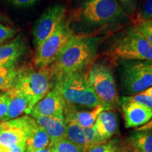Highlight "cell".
<instances>
[{
  "mask_svg": "<svg viewBox=\"0 0 152 152\" xmlns=\"http://www.w3.org/2000/svg\"><path fill=\"white\" fill-rule=\"evenodd\" d=\"M112 60L152 61V45L137 28H129L113 42L107 51Z\"/></svg>",
  "mask_w": 152,
  "mask_h": 152,
  "instance_id": "5b68a950",
  "label": "cell"
},
{
  "mask_svg": "<svg viewBox=\"0 0 152 152\" xmlns=\"http://www.w3.org/2000/svg\"><path fill=\"white\" fill-rule=\"evenodd\" d=\"M118 152H133V151L128 147V146H121V147H119Z\"/></svg>",
  "mask_w": 152,
  "mask_h": 152,
  "instance_id": "836d02e7",
  "label": "cell"
},
{
  "mask_svg": "<svg viewBox=\"0 0 152 152\" xmlns=\"http://www.w3.org/2000/svg\"><path fill=\"white\" fill-rule=\"evenodd\" d=\"M74 35L68 20L66 18L54 33L35 49L33 59L35 67L40 69L52 65Z\"/></svg>",
  "mask_w": 152,
  "mask_h": 152,
  "instance_id": "ba28073f",
  "label": "cell"
},
{
  "mask_svg": "<svg viewBox=\"0 0 152 152\" xmlns=\"http://www.w3.org/2000/svg\"><path fill=\"white\" fill-rule=\"evenodd\" d=\"M17 33L16 28L0 23V45L14 37Z\"/></svg>",
  "mask_w": 152,
  "mask_h": 152,
  "instance_id": "484cf974",
  "label": "cell"
},
{
  "mask_svg": "<svg viewBox=\"0 0 152 152\" xmlns=\"http://www.w3.org/2000/svg\"><path fill=\"white\" fill-rule=\"evenodd\" d=\"M120 78L124 94L136 95L152 86V61L121 60Z\"/></svg>",
  "mask_w": 152,
  "mask_h": 152,
  "instance_id": "8992f818",
  "label": "cell"
},
{
  "mask_svg": "<svg viewBox=\"0 0 152 152\" xmlns=\"http://www.w3.org/2000/svg\"><path fill=\"white\" fill-rule=\"evenodd\" d=\"M140 94L145 95V96H149V97H151L152 99V86L151 87H149V88H148L147 90L144 91V92H141Z\"/></svg>",
  "mask_w": 152,
  "mask_h": 152,
  "instance_id": "d6a6232c",
  "label": "cell"
},
{
  "mask_svg": "<svg viewBox=\"0 0 152 152\" xmlns=\"http://www.w3.org/2000/svg\"><path fill=\"white\" fill-rule=\"evenodd\" d=\"M120 106L127 128H140L152 119V110L144 104L130 100L127 96L120 99Z\"/></svg>",
  "mask_w": 152,
  "mask_h": 152,
  "instance_id": "8fae6325",
  "label": "cell"
},
{
  "mask_svg": "<svg viewBox=\"0 0 152 152\" xmlns=\"http://www.w3.org/2000/svg\"><path fill=\"white\" fill-rule=\"evenodd\" d=\"M36 121L29 115L0 122V151L10 149L26 142Z\"/></svg>",
  "mask_w": 152,
  "mask_h": 152,
  "instance_id": "9c48e42d",
  "label": "cell"
},
{
  "mask_svg": "<svg viewBox=\"0 0 152 152\" xmlns=\"http://www.w3.org/2000/svg\"><path fill=\"white\" fill-rule=\"evenodd\" d=\"M121 4L125 12L128 14H132L135 10L136 0H117Z\"/></svg>",
  "mask_w": 152,
  "mask_h": 152,
  "instance_id": "f546056e",
  "label": "cell"
},
{
  "mask_svg": "<svg viewBox=\"0 0 152 152\" xmlns=\"http://www.w3.org/2000/svg\"><path fill=\"white\" fill-rule=\"evenodd\" d=\"M105 110L109 109L104 105H99L89 110L65 106L64 116V118L72 120L83 128H90L94 126L101 112Z\"/></svg>",
  "mask_w": 152,
  "mask_h": 152,
  "instance_id": "e0dca14e",
  "label": "cell"
},
{
  "mask_svg": "<svg viewBox=\"0 0 152 152\" xmlns=\"http://www.w3.org/2000/svg\"><path fill=\"white\" fill-rule=\"evenodd\" d=\"M152 45V19L134 26Z\"/></svg>",
  "mask_w": 152,
  "mask_h": 152,
  "instance_id": "d4e9b609",
  "label": "cell"
},
{
  "mask_svg": "<svg viewBox=\"0 0 152 152\" xmlns=\"http://www.w3.org/2000/svg\"><path fill=\"white\" fill-rule=\"evenodd\" d=\"M152 130V119L149 121L147 124L140 127V128H137L135 130Z\"/></svg>",
  "mask_w": 152,
  "mask_h": 152,
  "instance_id": "1f68e13d",
  "label": "cell"
},
{
  "mask_svg": "<svg viewBox=\"0 0 152 152\" xmlns=\"http://www.w3.org/2000/svg\"><path fill=\"white\" fill-rule=\"evenodd\" d=\"M49 145L50 140L46 131L36 123L30 130L26 140V150L30 152H34L48 147Z\"/></svg>",
  "mask_w": 152,
  "mask_h": 152,
  "instance_id": "ffe728a7",
  "label": "cell"
},
{
  "mask_svg": "<svg viewBox=\"0 0 152 152\" xmlns=\"http://www.w3.org/2000/svg\"><path fill=\"white\" fill-rule=\"evenodd\" d=\"M94 128L98 137L102 142L111 140L118 132V120L113 110L101 112Z\"/></svg>",
  "mask_w": 152,
  "mask_h": 152,
  "instance_id": "2e32d148",
  "label": "cell"
},
{
  "mask_svg": "<svg viewBox=\"0 0 152 152\" xmlns=\"http://www.w3.org/2000/svg\"><path fill=\"white\" fill-rule=\"evenodd\" d=\"M119 147L118 141L114 139L94 145L87 152H118Z\"/></svg>",
  "mask_w": 152,
  "mask_h": 152,
  "instance_id": "cb8c5ba5",
  "label": "cell"
},
{
  "mask_svg": "<svg viewBox=\"0 0 152 152\" xmlns=\"http://www.w3.org/2000/svg\"><path fill=\"white\" fill-rule=\"evenodd\" d=\"M130 100L134 101V102H138L142 104H144L149 109L152 110V99L149 96H145L142 94H138L136 95H132V96H127Z\"/></svg>",
  "mask_w": 152,
  "mask_h": 152,
  "instance_id": "83f0119b",
  "label": "cell"
},
{
  "mask_svg": "<svg viewBox=\"0 0 152 152\" xmlns=\"http://www.w3.org/2000/svg\"><path fill=\"white\" fill-rule=\"evenodd\" d=\"M66 18V7L62 4H56L47 8L33 25V44L37 49L54 33Z\"/></svg>",
  "mask_w": 152,
  "mask_h": 152,
  "instance_id": "30bf717a",
  "label": "cell"
},
{
  "mask_svg": "<svg viewBox=\"0 0 152 152\" xmlns=\"http://www.w3.org/2000/svg\"><path fill=\"white\" fill-rule=\"evenodd\" d=\"M24 152H30V151H28V150H26V151H25Z\"/></svg>",
  "mask_w": 152,
  "mask_h": 152,
  "instance_id": "d590c367",
  "label": "cell"
},
{
  "mask_svg": "<svg viewBox=\"0 0 152 152\" xmlns=\"http://www.w3.org/2000/svg\"><path fill=\"white\" fill-rule=\"evenodd\" d=\"M13 6L19 8H28L35 5L38 0H8Z\"/></svg>",
  "mask_w": 152,
  "mask_h": 152,
  "instance_id": "f1b7e54d",
  "label": "cell"
},
{
  "mask_svg": "<svg viewBox=\"0 0 152 152\" xmlns=\"http://www.w3.org/2000/svg\"><path fill=\"white\" fill-rule=\"evenodd\" d=\"M133 152H152V130H134L127 140V145Z\"/></svg>",
  "mask_w": 152,
  "mask_h": 152,
  "instance_id": "d6986e66",
  "label": "cell"
},
{
  "mask_svg": "<svg viewBox=\"0 0 152 152\" xmlns=\"http://www.w3.org/2000/svg\"><path fill=\"white\" fill-rule=\"evenodd\" d=\"M49 147H51L53 152H84L77 144L70 141L67 138L62 139Z\"/></svg>",
  "mask_w": 152,
  "mask_h": 152,
  "instance_id": "7402d4cb",
  "label": "cell"
},
{
  "mask_svg": "<svg viewBox=\"0 0 152 152\" xmlns=\"http://www.w3.org/2000/svg\"><path fill=\"white\" fill-rule=\"evenodd\" d=\"M66 123V138L77 144L84 152H87L96 144L102 143L95 132L94 126L85 128L70 119L64 118Z\"/></svg>",
  "mask_w": 152,
  "mask_h": 152,
  "instance_id": "7c38bea8",
  "label": "cell"
},
{
  "mask_svg": "<svg viewBox=\"0 0 152 152\" xmlns=\"http://www.w3.org/2000/svg\"><path fill=\"white\" fill-rule=\"evenodd\" d=\"M7 92L9 98L8 110L2 121L17 118L23 114L29 115L36 104L35 102L27 95L13 90Z\"/></svg>",
  "mask_w": 152,
  "mask_h": 152,
  "instance_id": "5bb4252c",
  "label": "cell"
},
{
  "mask_svg": "<svg viewBox=\"0 0 152 152\" xmlns=\"http://www.w3.org/2000/svg\"><path fill=\"white\" fill-rule=\"evenodd\" d=\"M54 78L49 66L37 69L30 66L18 68L11 90L22 93L37 104L54 87Z\"/></svg>",
  "mask_w": 152,
  "mask_h": 152,
  "instance_id": "277c9868",
  "label": "cell"
},
{
  "mask_svg": "<svg viewBox=\"0 0 152 152\" xmlns=\"http://www.w3.org/2000/svg\"><path fill=\"white\" fill-rule=\"evenodd\" d=\"M65 103L59 92L53 87L44 97L39 100L30 111L29 115L61 116L64 115Z\"/></svg>",
  "mask_w": 152,
  "mask_h": 152,
  "instance_id": "4fadbf2b",
  "label": "cell"
},
{
  "mask_svg": "<svg viewBox=\"0 0 152 152\" xmlns=\"http://www.w3.org/2000/svg\"><path fill=\"white\" fill-rule=\"evenodd\" d=\"M100 38L96 36L74 35L56 60L49 66L54 78L85 71L97 55Z\"/></svg>",
  "mask_w": 152,
  "mask_h": 152,
  "instance_id": "7a4b0ae2",
  "label": "cell"
},
{
  "mask_svg": "<svg viewBox=\"0 0 152 152\" xmlns=\"http://www.w3.org/2000/svg\"><path fill=\"white\" fill-rule=\"evenodd\" d=\"M9 95L7 92H0V122L2 120L7 113L9 106Z\"/></svg>",
  "mask_w": 152,
  "mask_h": 152,
  "instance_id": "4316f807",
  "label": "cell"
},
{
  "mask_svg": "<svg viewBox=\"0 0 152 152\" xmlns=\"http://www.w3.org/2000/svg\"><path fill=\"white\" fill-rule=\"evenodd\" d=\"M17 68L16 64L0 65V92H8L12 87Z\"/></svg>",
  "mask_w": 152,
  "mask_h": 152,
  "instance_id": "44dd1931",
  "label": "cell"
},
{
  "mask_svg": "<svg viewBox=\"0 0 152 152\" xmlns=\"http://www.w3.org/2000/svg\"><path fill=\"white\" fill-rule=\"evenodd\" d=\"M36 123L46 131L50 140V145L62 139L66 138V123L64 115L61 116H42L33 115Z\"/></svg>",
  "mask_w": 152,
  "mask_h": 152,
  "instance_id": "9a60e30c",
  "label": "cell"
},
{
  "mask_svg": "<svg viewBox=\"0 0 152 152\" xmlns=\"http://www.w3.org/2000/svg\"><path fill=\"white\" fill-rule=\"evenodd\" d=\"M27 45L22 35L0 45V65L16 64L25 54Z\"/></svg>",
  "mask_w": 152,
  "mask_h": 152,
  "instance_id": "ac0fdd59",
  "label": "cell"
},
{
  "mask_svg": "<svg viewBox=\"0 0 152 152\" xmlns=\"http://www.w3.org/2000/svg\"><path fill=\"white\" fill-rule=\"evenodd\" d=\"M26 142H23V143L18 144L16 147L11 148L10 149L2 150V151H0V152H24L26 151Z\"/></svg>",
  "mask_w": 152,
  "mask_h": 152,
  "instance_id": "4dcf8cb0",
  "label": "cell"
},
{
  "mask_svg": "<svg viewBox=\"0 0 152 152\" xmlns=\"http://www.w3.org/2000/svg\"><path fill=\"white\" fill-rule=\"evenodd\" d=\"M128 15L117 0H83L68 19L77 35L95 36L126 21Z\"/></svg>",
  "mask_w": 152,
  "mask_h": 152,
  "instance_id": "6da1fadb",
  "label": "cell"
},
{
  "mask_svg": "<svg viewBox=\"0 0 152 152\" xmlns=\"http://www.w3.org/2000/svg\"><path fill=\"white\" fill-rule=\"evenodd\" d=\"M53 87L58 90L67 107L90 109L104 105L93 90L85 71L56 77Z\"/></svg>",
  "mask_w": 152,
  "mask_h": 152,
  "instance_id": "3957f363",
  "label": "cell"
},
{
  "mask_svg": "<svg viewBox=\"0 0 152 152\" xmlns=\"http://www.w3.org/2000/svg\"><path fill=\"white\" fill-rule=\"evenodd\" d=\"M87 75L93 90L106 107L113 110L120 106L116 83L109 66L102 62L93 63Z\"/></svg>",
  "mask_w": 152,
  "mask_h": 152,
  "instance_id": "52a82bcc",
  "label": "cell"
},
{
  "mask_svg": "<svg viewBox=\"0 0 152 152\" xmlns=\"http://www.w3.org/2000/svg\"><path fill=\"white\" fill-rule=\"evenodd\" d=\"M152 19V0H145L143 4L137 11L134 19L133 23L134 26L145 20Z\"/></svg>",
  "mask_w": 152,
  "mask_h": 152,
  "instance_id": "603a6c76",
  "label": "cell"
},
{
  "mask_svg": "<svg viewBox=\"0 0 152 152\" xmlns=\"http://www.w3.org/2000/svg\"><path fill=\"white\" fill-rule=\"evenodd\" d=\"M34 152H53V151H52V149H51L50 147H48L46 148H44V149L37 150V151H35Z\"/></svg>",
  "mask_w": 152,
  "mask_h": 152,
  "instance_id": "e575fe53",
  "label": "cell"
}]
</instances>
